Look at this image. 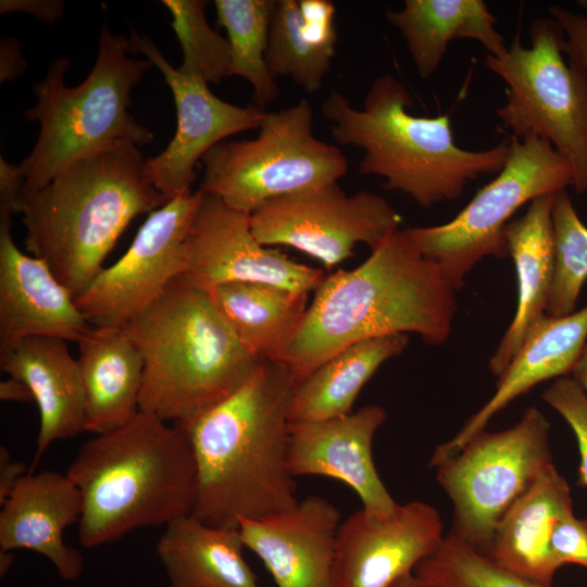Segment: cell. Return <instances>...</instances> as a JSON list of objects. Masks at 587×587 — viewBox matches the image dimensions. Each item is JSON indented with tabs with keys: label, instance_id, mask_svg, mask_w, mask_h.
<instances>
[{
	"label": "cell",
	"instance_id": "obj_30",
	"mask_svg": "<svg viewBox=\"0 0 587 587\" xmlns=\"http://www.w3.org/2000/svg\"><path fill=\"white\" fill-rule=\"evenodd\" d=\"M277 0H215L218 24L230 48L229 76L245 78L253 89L254 104L263 110L279 93L266 63L270 26Z\"/></svg>",
	"mask_w": 587,
	"mask_h": 587
},
{
	"label": "cell",
	"instance_id": "obj_35",
	"mask_svg": "<svg viewBox=\"0 0 587 587\" xmlns=\"http://www.w3.org/2000/svg\"><path fill=\"white\" fill-rule=\"evenodd\" d=\"M542 400L572 429L578 448L577 485L587 488V396L572 377L554 379L544 390Z\"/></svg>",
	"mask_w": 587,
	"mask_h": 587
},
{
	"label": "cell",
	"instance_id": "obj_19",
	"mask_svg": "<svg viewBox=\"0 0 587 587\" xmlns=\"http://www.w3.org/2000/svg\"><path fill=\"white\" fill-rule=\"evenodd\" d=\"M0 212V350L30 336L76 341L91 327L48 264L23 253Z\"/></svg>",
	"mask_w": 587,
	"mask_h": 587
},
{
	"label": "cell",
	"instance_id": "obj_18",
	"mask_svg": "<svg viewBox=\"0 0 587 587\" xmlns=\"http://www.w3.org/2000/svg\"><path fill=\"white\" fill-rule=\"evenodd\" d=\"M339 510L321 496L257 520H241L245 545L264 564L277 587H335L334 560Z\"/></svg>",
	"mask_w": 587,
	"mask_h": 587
},
{
	"label": "cell",
	"instance_id": "obj_6",
	"mask_svg": "<svg viewBox=\"0 0 587 587\" xmlns=\"http://www.w3.org/2000/svg\"><path fill=\"white\" fill-rule=\"evenodd\" d=\"M122 328L143 364L140 411L172 424L232 395L263 361L242 346L211 291L186 275Z\"/></svg>",
	"mask_w": 587,
	"mask_h": 587
},
{
	"label": "cell",
	"instance_id": "obj_1",
	"mask_svg": "<svg viewBox=\"0 0 587 587\" xmlns=\"http://www.w3.org/2000/svg\"><path fill=\"white\" fill-rule=\"evenodd\" d=\"M314 291L280 362L295 385L359 341L414 334L441 346L451 335L458 307V290L407 228L388 235L355 268L325 276Z\"/></svg>",
	"mask_w": 587,
	"mask_h": 587
},
{
	"label": "cell",
	"instance_id": "obj_20",
	"mask_svg": "<svg viewBox=\"0 0 587 587\" xmlns=\"http://www.w3.org/2000/svg\"><path fill=\"white\" fill-rule=\"evenodd\" d=\"M1 507L0 551L32 550L47 558L62 579L80 577L84 558L64 542L63 532L79 522L83 501L66 473L28 472Z\"/></svg>",
	"mask_w": 587,
	"mask_h": 587
},
{
	"label": "cell",
	"instance_id": "obj_13",
	"mask_svg": "<svg viewBox=\"0 0 587 587\" xmlns=\"http://www.w3.org/2000/svg\"><path fill=\"white\" fill-rule=\"evenodd\" d=\"M202 198L199 188L149 213L127 251L75 298L90 325L123 327L186 274L189 233Z\"/></svg>",
	"mask_w": 587,
	"mask_h": 587
},
{
	"label": "cell",
	"instance_id": "obj_41",
	"mask_svg": "<svg viewBox=\"0 0 587 587\" xmlns=\"http://www.w3.org/2000/svg\"><path fill=\"white\" fill-rule=\"evenodd\" d=\"M0 399L2 401L28 402L34 400L30 389L20 379L10 377L0 383Z\"/></svg>",
	"mask_w": 587,
	"mask_h": 587
},
{
	"label": "cell",
	"instance_id": "obj_36",
	"mask_svg": "<svg viewBox=\"0 0 587 587\" xmlns=\"http://www.w3.org/2000/svg\"><path fill=\"white\" fill-rule=\"evenodd\" d=\"M550 552L559 567L576 564L587 569V520L574 513L559 520L550 537Z\"/></svg>",
	"mask_w": 587,
	"mask_h": 587
},
{
	"label": "cell",
	"instance_id": "obj_8",
	"mask_svg": "<svg viewBox=\"0 0 587 587\" xmlns=\"http://www.w3.org/2000/svg\"><path fill=\"white\" fill-rule=\"evenodd\" d=\"M530 46L519 35L504 54L486 53L485 65L507 85L497 108L511 138L537 137L570 164L576 193L587 192V70L564 59L563 33L551 17L530 24Z\"/></svg>",
	"mask_w": 587,
	"mask_h": 587
},
{
	"label": "cell",
	"instance_id": "obj_22",
	"mask_svg": "<svg viewBox=\"0 0 587 587\" xmlns=\"http://www.w3.org/2000/svg\"><path fill=\"white\" fill-rule=\"evenodd\" d=\"M0 367L30 389L39 411L36 451L29 472L59 439L85 432V392L78 362L66 341L30 336L0 350Z\"/></svg>",
	"mask_w": 587,
	"mask_h": 587
},
{
	"label": "cell",
	"instance_id": "obj_31",
	"mask_svg": "<svg viewBox=\"0 0 587 587\" xmlns=\"http://www.w3.org/2000/svg\"><path fill=\"white\" fill-rule=\"evenodd\" d=\"M335 48L311 36L302 23L299 0H277L265 55L274 78L288 77L305 92L315 93L330 71Z\"/></svg>",
	"mask_w": 587,
	"mask_h": 587
},
{
	"label": "cell",
	"instance_id": "obj_28",
	"mask_svg": "<svg viewBox=\"0 0 587 587\" xmlns=\"http://www.w3.org/2000/svg\"><path fill=\"white\" fill-rule=\"evenodd\" d=\"M210 291L251 354L260 360L283 361L304 321L309 292L253 282L225 283Z\"/></svg>",
	"mask_w": 587,
	"mask_h": 587
},
{
	"label": "cell",
	"instance_id": "obj_7",
	"mask_svg": "<svg viewBox=\"0 0 587 587\" xmlns=\"http://www.w3.org/2000/svg\"><path fill=\"white\" fill-rule=\"evenodd\" d=\"M130 54L128 39L112 34L104 24L96 63L84 82L68 87L70 62L58 58L34 84L37 102L24 117L39 122L40 130L30 153L16 165L22 198L80 159L121 143L140 147L153 140V134L128 111L133 88L153 64Z\"/></svg>",
	"mask_w": 587,
	"mask_h": 587
},
{
	"label": "cell",
	"instance_id": "obj_10",
	"mask_svg": "<svg viewBox=\"0 0 587 587\" xmlns=\"http://www.w3.org/2000/svg\"><path fill=\"white\" fill-rule=\"evenodd\" d=\"M570 186L571 166L549 142L537 137L511 138L503 167L452 220L407 229L423 255L460 290L482 260L509 255L504 228L519 209Z\"/></svg>",
	"mask_w": 587,
	"mask_h": 587
},
{
	"label": "cell",
	"instance_id": "obj_34",
	"mask_svg": "<svg viewBox=\"0 0 587 587\" xmlns=\"http://www.w3.org/2000/svg\"><path fill=\"white\" fill-rule=\"evenodd\" d=\"M172 14L171 27L183 51V63L177 70L185 75L218 84L229 76L230 48L208 23L207 1L162 0Z\"/></svg>",
	"mask_w": 587,
	"mask_h": 587
},
{
	"label": "cell",
	"instance_id": "obj_24",
	"mask_svg": "<svg viewBox=\"0 0 587 587\" xmlns=\"http://www.w3.org/2000/svg\"><path fill=\"white\" fill-rule=\"evenodd\" d=\"M554 195L533 200L526 212L504 228L508 253L515 266L517 302L512 322L489 359V370L497 378L507 370L533 325L547 314L553 278Z\"/></svg>",
	"mask_w": 587,
	"mask_h": 587
},
{
	"label": "cell",
	"instance_id": "obj_2",
	"mask_svg": "<svg viewBox=\"0 0 587 587\" xmlns=\"http://www.w3.org/2000/svg\"><path fill=\"white\" fill-rule=\"evenodd\" d=\"M295 383L287 369L263 360L232 395L184 428L197 469L191 515L220 528L237 529L299 501L288 466L289 411Z\"/></svg>",
	"mask_w": 587,
	"mask_h": 587
},
{
	"label": "cell",
	"instance_id": "obj_25",
	"mask_svg": "<svg viewBox=\"0 0 587 587\" xmlns=\"http://www.w3.org/2000/svg\"><path fill=\"white\" fill-rule=\"evenodd\" d=\"M77 358L85 392V432L116 429L140 411L141 357L122 327L92 326L79 339Z\"/></svg>",
	"mask_w": 587,
	"mask_h": 587
},
{
	"label": "cell",
	"instance_id": "obj_43",
	"mask_svg": "<svg viewBox=\"0 0 587 587\" xmlns=\"http://www.w3.org/2000/svg\"><path fill=\"white\" fill-rule=\"evenodd\" d=\"M390 587H425L419 578L413 574H408L399 578Z\"/></svg>",
	"mask_w": 587,
	"mask_h": 587
},
{
	"label": "cell",
	"instance_id": "obj_26",
	"mask_svg": "<svg viewBox=\"0 0 587 587\" xmlns=\"http://www.w3.org/2000/svg\"><path fill=\"white\" fill-rule=\"evenodd\" d=\"M385 15L401 34L422 78L436 73L455 39L478 41L496 57L508 50L497 18L483 0H405L401 9L386 10Z\"/></svg>",
	"mask_w": 587,
	"mask_h": 587
},
{
	"label": "cell",
	"instance_id": "obj_12",
	"mask_svg": "<svg viewBox=\"0 0 587 587\" xmlns=\"http://www.w3.org/2000/svg\"><path fill=\"white\" fill-rule=\"evenodd\" d=\"M401 222L380 195H348L338 183L272 199L250 214L261 245L295 248L328 270L349 259L359 243L375 248Z\"/></svg>",
	"mask_w": 587,
	"mask_h": 587
},
{
	"label": "cell",
	"instance_id": "obj_39",
	"mask_svg": "<svg viewBox=\"0 0 587 587\" xmlns=\"http://www.w3.org/2000/svg\"><path fill=\"white\" fill-rule=\"evenodd\" d=\"M26 466L23 462L12 459L9 450L0 447V505L9 498L18 480L25 475Z\"/></svg>",
	"mask_w": 587,
	"mask_h": 587
},
{
	"label": "cell",
	"instance_id": "obj_27",
	"mask_svg": "<svg viewBox=\"0 0 587 587\" xmlns=\"http://www.w3.org/2000/svg\"><path fill=\"white\" fill-rule=\"evenodd\" d=\"M243 548L238 529L188 515L165 526L155 550L172 587H261Z\"/></svg>",
	"mask_w": 587,
	"mask_h": 587
},
{
	"label": "cell",
	"instance_id": "obj_23",
	"mask_svg": "<svg viewBox=\"0 0 587 587\" xmlns=\"http://www.w3.org/2000/svg\"><path fill=\"white\" fill-rule=\"evenodd\" d=\"M571 488L554 464L508 510L484 553L499 565L546 587L560 569L550 537L562 517L573 514Z\"/></svg>",
	"mask_w": 587,
	"mask_h": 587
},
{
	"label": "cell",
	"instance_id": "obj_44",
	"mask_svg": "<svg viewBox=\"0 0 587 587\" xmlns=\"http://www.w3.org/2000/svg\"><path fill=\"white\" fill-rule=\"evenodd\" d=\"M12 551H0V572L5 574L9 567L13 564Z\"/></svg>",
	"mask_w": 587,
	"mask_h": 587
},
{
	"label": "cell",
	"instance_id": "obj_5",
	"mask_svg": "<svg viewBox=\"0 0 587 587\" xmlns=\"http://www.w3.org/2000/svg\"><path fill=\"white\" fill-rule=\"evenodd\" d=\"M413 97L391 73L371 83L361 109L339 90L321 104L334 140L364 150L358 171L385 179L384 187L429 208L460 198L469 182L497 174L509 157L510 139L473 151L457 145L450 117L410 113Z\"/></svg>",
	"mask_w": 587,
	"mask_h": 587
},
{
	"label": "cell",
	"instance_id": "obj_4",
	"mask_svg": "<svg viewBox=\"0 0 587 587\" xmlns=\"http://www.w3.org/2000/svg\"><path fill=\"white\" fill-rule=\"evenodd\" d=\"M145 159L126 142L80 159L23 196L25 246L76 298L102 271L129 223L168 202L145 177Z\"/></svg>",
	"mask_w": 587,
	"mask_h": 587
},
{
	"label": "cell",
	"instance_id": "obj_21",
	"mask_svg": "<svg viewBox=\"0 0 587 587\" xmlns=\"http://www.w3.org/2000/svg\"><path fill=\"white\" fill-rule=\"evenodd\" d=\"M587 342V305L563 315H544L528 332L522 347L497 378L492 396L449 440L438 445L429 466L459 452L486 429L490 420L536 385L571 375Z\"/></svg>",
	"mask_w": 587,
	"mask_h": 587
},
{
	"label": "cell",
	"instance_id": "obj_40",
	"mask_svg": "<svg viewBox=\"0 0 587 587\" xmlns=\"http://www.w3.org/2000/svg\"><path fill=\"white\" fill-rule=\"evenodd\" d=\"M0 80L15 79L23 75L26 62L15 39L3 38L0 49Z\"/></svg>",
	"mask_w": 587,
	"mask_h": 587
},
{
	"label": "cell",
	"instance_id": "obj_38",
	"mask_svg": "<svg viewBox=\"0 0 587 587\" xmlns=\"http://www.w3.org/2000/svg\"><path fill=\"white\" fill-rule=\"evenodd\" d=\"M60 0H1L0 13L25 12L45 23H55L63 15Z\"/></svg>",
	"mask_w": 587,
	"mask_h": 587
},
{
	"label": "cell",
	"instance_id": "obj_42",
	"mask_svg": "<svg viewBox=\"0 0 587 587\" xmlns=\"http://www.w3.org/2000/svg\"><path fill=\"white\" fill-rule=\"evenodd\" d=\"M570 377L573 378L587 396V342L573 367Z\"/></svg>",
	"mask_w": 587,
	"mask_h": 587
},
{
	"label": "cell",
	"instance_id": "obj_17",
	"mask_svg": "<svg viewBox=\"0 0 587 587\" xmlns=\"http://www.w3.org/2000/svg\"><path fill=\"white\" fill-rule=\"evenodd\" d=\"M386 410L369 404L349 414L322 421L289 424L288 466L299 476L340 480L360 498L362 508L389 514L399 503L383 483L373 458L376 432Z\"/></svg>",
	"mask_w": 587,
	"mask_h": 587
},
{
	"label": "cell",
	"instance_id": "obj_3",
	"mask_svg": "<svg viewBox=\"0 0 587 587\" xmlns=\"http://www.w3.org/2000/svg\"><path fill=\"white\" fill-rule=\"evenodd\" d=\"M66 474L83 501L78 540L85 548L191 515L197 469L183 427L139 411L125 425L93 435Z\"/></svg>",
	"mask_w": 587,
	"mask_h": 587
},
{
	"label": "cell",
	"instance_id": "obj_11",
	"mask_svg": "<svg viewBox=\"0 0 587 587\" xmlns=\"http://www.w3.org/2000/svg\"><path fill=\"white\" fill-rule=\"evenodd\" d=\"M551 424L536 407L511 427L473 436L432 466L453 508L451 534L485 553L508 510L553 463Z\"/></svg>",
	"mask_w": 587,
	"mask_h": 587
},
{
	"label": "cell",
	"instance_id": "obj_37",
	"mask_svg": "<svg viewBox=\"0 0 587 587\" xmlns=\"http://www.w3.org/2000/svg\"><path fill=\"white\" fill-rule=\"evenodd\" d=\"M548 13L562 29L564 54L587 70V16L560 5L549 7Z\"/></svg>",
	"mask_w": 587,
	"mask_h": 587
},
{
	"label": "cell",
	"instance_id": "obj_45",
	"mask_svg": "<svg viewBox=\"0 0 587 587\" xmlns=\"http://www.w3.org/2000/svg\"><path fill=\"white\" fill-rule=\"evenodd\" d=\"M577 4L587 10V0H578Z\"/></svg>",
	"mask_w": 587,
	"mask_h": 587
},
{
	"label": "cell",
	"instance_id": "obj_16",
	"mask_svg": "<svg viewBox=\"0 0 587 587\" xmlns=\"http://www.w3.org/2000/svg\"><path fill=\"white\" fill-rule=\"evenodd\" d=\"M432 504L413 500L389 514L363 508L341 522L334 560L335 587H390L414 572L444 539Z\"/></svg>",
	"mask_w": 587,
	"mask_h": 587
},
{
	"label": "cell",
	"instance_id": "obj_9",
	"mask_svg": "<svg viewBox=\"0 0 587 587\" xmlns=\"http://www.w3.org/2000/svg\"><path fill=\"white\" fill-rule=\"evenodd\" d=\"M201 161L200 188L249 215L272 199L336 184L349 167L339 147L314 136L307 99L267 112L254 139L222 141Z\"/></svg>",
	"mask_w": 587,
	"mask_h": 587
},
{
	"label": "cell",
	"instance_id": "obj_15",
	"mask_svg": "<svg viewBox=\"0 0 587 587\" xmlns=\"http://www.w3.org/2000/svg\"><path fill=\"white\" fill-rule=\"evenodd\" d=\"M185 275L208 290L225 283L253 282L304 292L315 290L326 276L261 245L249 214L205 191L189 233Z\"/></svg>",
	"mask_w": 587,
	"mask_h": 587
},
{
	"label": "cell",
	"instance_id": "obj_32",
	"mask_svg": "<svg viewBox=\"0 0 587 587\" xmlns=\"http://www.w3.org/2000/svg\"><path fill=\"white\" fill-rule=\"evenodd\" d=\"M551 220L553 278L547 314L563 316L576 310L587 283V226L566 190L554 195Z\"/></svg>",
	"mask_w": 587,
	"mask_h": 587
},
{
	"label": "cell",
	"instance_id": "obj_14",
	"mask_svg": "<svg viewBox=\"0 0 587 587\" xmlns=\"http://www.w3.org/2000/svg\"><path fill=\"white\" fill-rule=\"evenodd\" d=\"M129 52L142 53L163 74L174 96L176 133L167 147L143 165L146 179L167 201L190 192L196 164L225 138L245 130L259 129L267 111L255 104L238 107L211 92L201 78L182 74L171 65L158 47L145 35L132 30Z\"/></svg>",
	"mask_w": 587,
	"mask_h": 587
},
{
	"label": "cell",
	"instance_id": "obj_33",
	"mask_svg": "<svg viewBox=\"0 0 587 587\" xmlns=\"http://www.w3.org/2000/svg\"><path fill=\"white\" fill-rule=\"evenodd\" d=\"M413 574L425 587H546L499 565L451 533Z\"/></svg>",
	"mask_w": 587,
	"mask_h": 587
},
{
	"label": "cell",
	"instance_id": "obj_29",
	"mask_svg": "<svg viewBox=\"0 0 587 587\" xmlns=\"http://www.w3.org/2000/svg\"><path fill=\"white\" fill-rule=\"evenodd\" d=\"M409 335H394L352 344L296 385L290 423L322 421L351 413L365 384L388 360L399 355Z\"/></svg>",
	"mask_w": 587,
	"mask_h": 587
}]
</instances>
